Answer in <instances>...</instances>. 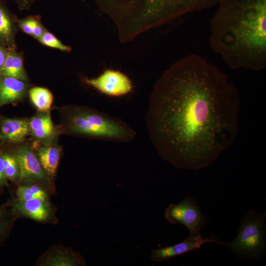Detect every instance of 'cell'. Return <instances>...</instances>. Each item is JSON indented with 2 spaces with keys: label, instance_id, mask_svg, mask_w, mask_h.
Returning a JSON list of instances; mask_svg holds the SVG:
<instances>
[{
  "label": "cell",
  "instance_id": "cell-14",
  "mask_svg": "<svg viewBox=\"0 0 266 266\" xmlns=\"http://www.w3.org/2000/svg\"><path fill=\"white\" fill-rule=\"evenodd\" d=\"M46 175L51 182L55 176L61 158V148L56 143L42 144L34 141L32 148Z\"/></svg>",
  "mask_w": 266,
  "mask_h": 266
},
{
  "label": "cell",
  "instance_id": "cell-21",
  "mask_svg": "<svg viewBox=\"0 0 266 266\" xmlns=\"http://www.w3.org/2000/svg\"><path fill=\"white\" fill-rule=\"evenodd\" d=\"M1 148V147H0ZM4 166V173L7 180L18 183L20 175L17 161L12 151L1 148Z\"/></svg>",
  "mask_w": 266,
  "mask_h": 266
},
{
  "label": "cell",
  "instance_id": "cell-2",
  "mask_svg": "<svg viewBox=\"0 0 266 266\" xmlns=\"http://www.w3.org/2000/svg\"><path fill=\"white\" fill-rule=\"evenodd\" d=\"M210 22V45L232 69L266 66V0H221Z\"/></svg>",
  "mask_w": 266,
  "mask_h": 266
},
{
  "label": "cell",
  "instance_id": "cell-19",
  "mask_svg": "<svg viewBox=\"0 0 266 266\" xmlns=\"http://www.w3.org/2000/svg\"><path fill=\"white\" fill-rule=\"evenodd\" d=\"M39 15H30L23 18H18V29L24 33L37 39L48 30L42 24Z\"/></svg>",
  "mask_w": 266,
  "mask_h": 266
},
{
  "label": "cell",
  "instance_id": "cell-4",
  "mask_svg": "<svg viewBox=\"0 0 266 266\" xmlns=\"http://www.w3.org/2000/svg\"><path fill=\"white\" fill-rule=\"evenodd\" d=\"M62 130L69 134L116 142H128L136 132L119 118L86 106L62 108Z\"/></svg>",
  "mask_w": 266,
  "mask_h": 266
},
{
  "label": "cell",
  "instance_id": "cell-20",
  "mask_svg": "<svg viewBox=\"0 0 266 266\" xmlns=\"http://www.w3.org/2000/svg\"><path fill=\"white\" fill-rule=\"evenodd\" d=\"M28 94L31 102L38 111H49L53 103V96L48 89L34 87L30 88Z\"/></svg>",
  "mask_w": 266,
  "mask_h": 266
},
{
  "label": "cell",
  "instance_id": "cell-22",
  "mask_svg": "<svg viewBox=\"0 0 266 266\" xmlns=\"http://www.w3.org/2000/svg\"><path fill=\"white\" fill-rule=\"evenodd\" d=\"M42 45L58 49L65 52H69L71 47L62 43L53 33L48 30L44 32L37 39Z\"/></svg>",
  "mask_w": 266,
  "mask_h": 266
},
{
  "label": "cell",
  "instance_id": "cell-23",
  "mask_svg": "<svg viewBox=\"0 0 266 266\" xmlns=\"http://www.w3.org/2000/svg\"><path fill=\"white\" fill-rule=\"evenodd\" d=\"M16 199L22 200H28L35 198L33 192L28 185H19L15 192Z\"/></svg>",
  "mask_w": 266,
  "mask_h": 266
},
{
  "label": "cell",
  "instance_id": "cell-3",
  "mask_svg": "<svg viewBox=\"0 0 266 266\" xmlns=\"http://www.w3.org/2000/svg\"><path fill=\"white\" fill-rule=\"evenodd\" d=\"M114 22L120 41L169 23L188 12L191 0H93Z\"/></svg>",
  "mask_w": 266,
  "mask_h": 266
},
{
  "label": "cell",
  "instance_id": "cell-9",
  "mask_svg": "<svg viewBox=\"0 0 266 266\" xmlns=\"http://www.w3.org/2000/svg\"><path fill=\"white\" fill-rule=\"evenodd\" d=\"M11 211L18 218L24 217L41 222L54 221L53 208L49 201L34 198L28 200H9Z\"/></svg>",
  "mask_w": 266,
  "mask_h": 266
},
{
  "label": "cell",
  "instance_id": "cell-12",
  "mask_svg": "<svg viewBox=\"0 0 266 266\" xmlns=\"http://www.w3.org/2000/svg\"><path fill=\"white\" fill-rule=\"evenodd\" d=\"M29 134V119L0 115V146L21 143Z\"/></svg>",
  "mask_w": 266,
  "mask_h": 266
},
{
  "label": "cell",
  "instance_id": "cell-28",
  "mask_svg": "<svg viewBox=\"0 0 266 266\" xmlns=\"http://www.w3.org/2000/svg\"></svg>",
  "mask_w": 266,
  "mask_h": 266
},
{
  "label": "cell",
  "instance_id": "cell-18",
  "mask_svg": "<svg viewBox=\"0 0 266 266\" xmlns=\"http://www.w3.org/2000/svg\"><path fill=\"white\" fill-rule=\"evenodd\" d=\"M16 219L11 211L9 201L0 205V248L8 238Z\"/></svg>",
  "mask_w": 266,
  "mask_h": 266
},
{
  "label": "cell",
  "instance_id": "cell-7",
  "mask_svg": "<svg viewBox=\"0 0 266 266\" xmlns=\"http://www.w3.org/2000/svg\"><path fill=\"white\" fill-rule=\"evenodd\" d=\"M18 164L20 171L18 183L34 182L44 188L52 190L53 186L44 171L33 149L27 145L12 151Z\"/></svg>",
  "mask_w": 266,
  "mask_h": 266
},
{
  "label": "cell",
  "instance_id": "cell-6",
  "mask_svg": "<svg viewBox=\"0 0 266 266\" xmlns=\"http://www.w3.org/2000/svg\"><path fill=\"white\" fill-rule=\"evenodd\" d=\"M165 217L171 224L180 223L189 231V237H202L200 231L207 222L197 203L188 196L177 204H170L166 208Z\"/></svg>",
  "mask_w": 266,
  "mask_h": 266
},
{
  "label": "cell",
  "instance_id": "cell-16",
  "mask_svg": "<svg viewBox=\"0 0 266 266\" xmlns=\"http://www.w3.org/2000/svg\"><path fill=\"white\" fill-rule=\"evenodd\" d=\"M17 20L6 2L0 0V43L9 49H17L15 37L19 30Z\"/></svg>",
  "mask_w": 266,
  "mask_h": 266
},
{
  "label": "cell",
  "instance_id": "cell-17",
  "mask_svg": "<svg viewBox=\"0 0 266 266\" xmlns=\"http://www.w3.org/2000/svg\"><path fill=\"white\" fill-rule=\"evenodd\" d=\"M24 61L23 52H18L16 49H9L0 75L29 81Z\"/></svg>",
  "mask_w": 266,
  "mask_h": 266
},
{
  "label": "cell",
  "instance_id": "cell-25",
  "mask_svg": "<svg viewBox=\"0 0 266 266\" xmlns=\"http://www.w3.org/2000/svg\"><path fill=\"white\" fill-rule=\"evenodd\" d=\"M7 179L4 173V166L2 152L0 147V195H1L5 187L8 186Z\"/></svg>",
  "mask_w": 266,
  "mask_h": 266
},
{
  "label": "cell",
  "instance_id": "cell-8",
  "mask_svg": "<svg viewBox=\"0 0 266 266\" xmlns=\"http://www.w3.org/2000/svg\"><path fill=\"white\" fill-rule=\"evenodd\" d=\"M82 81L100 93L110 97H121L131 93L133 82L125 73L114 69H106L97 77H84Z\"/></svg>",
  "mask_w": 266,
  "mask_h": 266
},
{
  "label": "cell",
  "instance_id": "cell-1",
  "mask_svg": "<svg viewBox=\"0 0 266 266\" xmlns=\"http://www.w3.org/2000/svg\"><path fill=\"white\" fill-rule=\"evenodd\" d=\"M240 103L225 73L201 56L188 55L154 85L145 118L149 138L175 167L203 168L235 141Z\"/></svg>",
  "mask_w": 266,
  "mask_h": 266
},
{
  "label": "cell",
  "instance_id": "cell-11",
  "mask_svg": "<svg viewBox=\"0 0 266 266\" xmlns=\"http://www.w3.org/2000/svg\"><path fill=\"white\" fill-rule=\"evenodd\" d=\"M213 242L223 244L214 236L210 238H193L188 236L184 240L173 245L152 250L151 252V259L155 262L167 261L199 249L206 243Z\"/></svg>",
  "mask_w": 266,
  "mask_h": 266
},
{
  "label": "cell",
  "instance_id": "cell-15",
  "mask_svg": "<svg viewBox=\"0 0 266 266\" xmlns=\"http://www.w3.org/2000/svg\"><path fill=\"white\" fill-rule=\"evenodd\" d=\"M40 266H84L83 258L77 252L68 248L54 247L41 257L38 262Z\"/></svg>",
  "mask_w": 266,
  "mask_h": 266
},
{
  "label": "cell",
  "instance_id": "cell-26",
  "mask_svg": "<svg viewBox=\"0 0 266 266\" xmlns=\"http://www.w3.org/2000/svg\"><path fill=\"white\" fill-rule=\"evenodd\" d=\"M17 5L19 10H29L33 5L38 0H13Z\"/></svg>",
  "mask_w": 266,
  "mask_h": 266
},
{
  "label": "cell",
  "instance_id": "cell-13",
  "mask_svg": "<svg viewBox=\"0 0 266 266\" xmlns=\"http://www.w3.org/2000/svg\"><path fill=\"white\" fill-rule=\"evenodd\" d=\"M31 86L29 81L0 75V108L23 100Z\"/></svg>",
  "mask_w": 266,
  "mask_h": 266
},
{
  "label": "cell",
  "instance_id": "cell-24",
  "mask_svg": "<svg viewBox=\"0 0 266 266\" xmlns=\"http://www.w3.org/2000/svg\"><path fill=\"white\" fill-rule=\"evenodd\" d=\"M26 184L31 189L35 198L45 201H49V196L45 189L40 185L34 182H30Z\"/></svg>",
  "mask_w": 266,
  "mask_h": 266
},
{
  "label": "cell",
  "instance_id": "cell-27",
  "mask_svg": "<svg viewBox=\"0 0 266 266\" xmlns=\"http://www.w3.org/2000/svg\"><path fill=\"white\" fill-rule=\"evenodd\" d=\"M9 49L0 43V71L5 62Z\"/></svg>",
  "mask_w": 266,
  "mask_h": 266
},
{
  "label": "cell",
  "instance_id": "cell-5",
  "mask_svg": "<svg viewBox=\"0 0 266 266\" xmlns=\"http://www.w3.org/2000/svg\"><path fill=\"white\" fill-rule=\"evenodd\" d=\"M266 241V212L250 210L242 217L235 238L225 244L236 255L259 260L265 253Z\"/></svg>",
  "mask_w": 266,
  "mask_h": 266
},
{
  "label": "cell",
  "instance_id": "cell-10",
  "mask_svg": "<svg viewBox=\"0 0 266 266\" xmlns=\"http://www.w3.org/2000/svg\"><path fill=\"white\" fill-rule=\"evenodd\" d=\"M30 134L34 141L42 144L56 143L60 129L53 122L50 111H38L29 119Z\"/></svg>",
  "mask_w": 266,
  "mask_h": 266
}]
</instances>
